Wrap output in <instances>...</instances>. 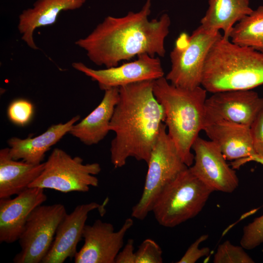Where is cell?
Returning <instances> with one entry per match:
<instances>
[{
	"mask_svg": "<svg viewBox=\"0 0 263 263\" xmlns=\"http://www.w3.org/2000/svg\"><path fill=\"white\" fill-rule=\"evenodd\" d=\"M154 80L132 83L119 88V99L110 124L115 133L111 142V160L115 168L133 157L149 162L165 113L153 92Z\"/></svg>",
	"mask_w": 263,
	"mask_h": 263,
	"instance_id": "7a4b0ae2",
	"label": "cell"
},
{
	"mask_svg": "<svg viewBox=\"0 0 263 263\" xmlns=\"http://www.w3.org/2000/svg\"><path fill=\"white\" fill-rule=\"evenodd\" d=\"M162 250L159 244L151 239H146L135 252V263H162Z\"/></svg>",
	"mask_w": 263,
	"mask_h": 263,
	"instance_id": "d4e9b609",
	"label": "cell"
},
{
	"mask_svg": "<svg viewBox=\"0 0 263 263\" xmlns=\"http://www.w3.org/2000/svg\"><path fill=\"white\" fill-rule=\"evenodd\" d=\"M61 204L39 205L29 215L18 240L20 251L15 263H39L49 251L57 227L66 215Z\"/></svg>",
	"mask_w": 263,
	"mask_h": 263,
	"instance_id": "9c48e42d",
	"label": "cell"
},
{
	"mask_svg": "<svg viewBox=\"0 0 263 263\" xmlns=\"http://www.w3.org/2000/svg\"><path fill=\"white\" fill-rule=\"evenodd\" d=\"M252 11L249 0H208L200 25L209 31L222 30L223 36L229 38L234 25Z\"/></svg>",
	"mask_w": 263,
	"mask_h": 263,
	"instance_id": "44dd1931",
	"label": "cell"
},
{
	"mask_svg": "<svg viewBox=\"0 0 263 263\" xmlns=\"http://www.w3.org/2000/svg\"><path fill=\"white\" fill-rule=\"evenodd\" d=\"M208 238L207 234L200 236L189 246L184 255L176 263H195L201 258L207 256L210 253V249L207 247L200 248L199 246Z\"/></svg>",
	"mask_w": 263,
	"mask_h": 263,
	"instance_id": "4316f807",
	"label": "cell"
},
{
	"mask_svg": "<svg viewBox=\"0 0 263 263\" xmlns=\"http://www.w3.org/2000/svg\"><path fill=\"white\" fill-rule=\"evenodd\" d=\"M33 106L29 101L17 99L9 105L7 114L9 119L14 123L23 126L30 120L33 113Z\"/></svg>",
	"mask_w": 263,
	"mask_h": 263,
	"instance_id": "484cf974",
	"label": "cell"
},
{
	"mask_svg": "<svg viewBox=\"0 0 263 263\" xmlns=\"http://www.w3.org/2000/svg\"><path fill=\"white\" fill-rule=\"evenodd\" d=\"M145 185L141 198L132 208V217L143 220L151 211L152 206L163 189L180 172L188 168L183 162L167 132L161 126L152 148Z\"/></svg>",
	"mask_w": 263,
	"mask_h": 263,
	"instance_id": "8992f818",
	"label": "cell"
},
{
	"mask_svg": "<svg viewBox=\"0 0 263 263\" xmlns=\"http://www.w3.org/2000/svg\"><path fill=\"white\" fill-rule=\"evenodd\" d=\"M241 245H235L229 241L220 244L214 256V263H254V260Z\"/></svg>",
	"mask_w": 263,
	"mask_h": 263,
	"instance_id": "603a6c76",
	"label": "cell"
},
{
	"mask_svg": "<svg viewBox=\"0 0 263 263\" xmlns=\"http://www.w3.org/2000/svg\"><path fill=\"white\" fill-rule=\"evenodd\" d=\"M104 91L99 105L79 123L74 124L69 132L87 145L98 143L110 131V122L119 99V88Z\"/></svg>",
	"mask_w": 263,
	"mask_h": 263,
	"instance_id": "d6986e66",
	"label": "cell"
},
{
	"mask_svg": "<svg viewBox=\"0 0 263 263\" xmlns=\"http://www.w3.org/2000/svg\"><path fill=\"white\" fill-rule=\"evenodd\" d=\"M263 110V97L251 90L217 92L206 100L205 124L223 119L250 126Z\"/></svg>",
	"mask_w": 263,
	"mask_h": 263,
	"instance_id": "4fadbf2b",
	"label": "cell"
},
{
	"mask_svg": "<svg viewBox=\"0 0 263 263\" xmlns=\"http://www.w3.org/2000/svg\"><path fill=\"white\" fill-rule=\"evenodd\" d=\"M72 66L96 81L99 88L103 91L144 81L155 80L164 75L159 58L148 54L138 56L134 61L104 69H93L80 62L72 63Z\"/></svg>",
	"mask_w": 263,
	"mask_h": 263,
	"instance_id": "30bf717a",
	"label": "cell"
},
{
	"mask_svg": "<svg viewBox=\"0 0 263 263\" xmlns=\"http://www.w3.org/2000/svg\"><path fill=\"white\" fill-rule=\"evenodd\" d=\"M135 260L134 241L132 239H130L118 253L115 260V263H135Z\"/></svg>",
	"mask_w": 263,
	"mask_h": 263,
	"instance_id": "f1b7e54d",
	"label": "cell"
},
{
	"mask_svg": "<svg viewBox=\"0 0 263 263\" xmlns=\"http://www.w3.org/2000/svg\"><path fill=\"white\" fill-rule=\"evenodd\" d=\"M250 129L255 154L263 156V110L251 124Z\"/></svg>",
	"mask_w": 263,
	"mask_h": 263,
	"instance_id": "83f0119b",
	"label": "cell"
},
{
	"mask_svg": "<svg viewBox=\"0 0 263 263\" xmlns=\"http://www.w3.org/2000/svg\"><path fill=\"white\" fill-rule=\"evenodd\" d=\"M79 119L80 116L76 115L66 123L53 125L41 134L33 138H11L8 140L11 157L34 165L41 163L45 153L69 132Z\"/></svg>",
	"mask_w": 263,
	"mask_h": 263,
	"instance_id": "ac0fdd59",
	"label": "cell"
},
{
	"mask_svg": "<svg viewBox=\"0 0 263 263\" xmlns=\"http://www.w3.org/2000/svg\"><path fill=\"white\" fill-rule=\"evenodd\" d=\"M192 149L195 155L191 171L213 191L233 192L239 186V179L227 163L219 147L211 141L198 137Z\"/></svg>",
	"mask_w": 263,
	"mask_h": 263,
	"instance_id": "7c38bea8",
	"label": "cell"
},
{
	"mask_svg": "<svg viewBox=\"0 0 263 263\" xmlns=\"http://www.w3.org/2000/svg\"><path fill=\"white\" fill-rule=\"evenodd\" d=\"M263 243V214L244 226L240 244L244 249L251 250Z\"/></svg>",
	"mask_w": 263,
	"mask_h": 263,
	"instance_id": "cb8c5ba5",
	"label": "cell"
},
{
	"mask_svg": "<svg viewBox=\"0 0 263 263\" xmlns=\"http://www.w3.org/2000/svg\"><path fill=\"white\" fill-rule=\"evenodd\" d=\"M212 192L188 167L166 186L151 211L160 225L173 227L197 216Z\"/></svg>",
	"mask_w": 263,
	"mask_h": 263,
	"instance_id": "5b68a950",
	"label": "cell"
},
{
	"mask_svg": "<svg viewBox=\"0 0 263 263\" xmlns=\"http://www.w3.org/2000/svg\"><path fill=\"white\" fill-rule=\"evenodd\" d=\"M263 84V54L223 35L205 60L201 85L211 93L249 90Z\"/></svg>",
	"mask_w": 263,
	"mask_h": 263,
	"instance_id": "277c9868",
	"label": "cell"
},
{
	"mask_svg": "<svg viewBox=\"0 0 263 263\" xmlns=\"http://www.w3.org/2000/svg\"><path fill=\"white\" fill-rule=\"evenodd\" d=\"M47 200L44 189L29 188L15 198L0 199V242L18 241L33 210Z\"/></svg>",
	"mask_w": 263,
	"mask_h": 263,
	"instance_id": "9a60e30c",
	"label": "cell"
},
{
	"mask_svg": "<svg viewBox=\"0 0 263 263\" xmlns=\"http://www.w3.org/2000/svg\"><path fill=\"white\" fill-rule=\"evenodd\" d=\"M150 8L151 0H147L137 12L131 11L122 17L108 16L75 43L86 51L91 61L106 68L143 54L164 56L170 19L165 13L150 20Z\"/></svg>",
	"mask_w": 263,
	"mask_h": 263,
	"instance_id": "6da1fadb",
	"label": "cell"
},
{
	"mask_svg": "<svg viewBox=\"0 0 263 263\" xmlns=\"http://www.w3.org/2000/svg\"><path fill=\"white\" fill-rule=\"evenodd\" d=\"M79 156L72 157L63 150L55 149L45 162L40 174L29 186L54 189L63 193L87 192L91 187H97L95 176L101 168L97 163L83 164Z\"/></svg>",
	"mask_w": 263,
	"mask_h": 263,
	"instance_id": "ba28073f",
	"label": "cell"
},
{
	"mask_svg": "<svg viewBox=\"0 0 263 263\" xmlns=\"http://www.w3.org/2000/svg\"><path fill=\"white\" fill-rule=\"evenodd\" d=\"M220 149L226 160H236L255 154L250 126L218 119L206 123L203 130Z\"/></svg>",
	"mask_w": 263,
	"mask_h": 263,
	"instance_id": "2e32d148",
	"label": "cell"
},
{
	"mask_svg": "<svg viewBox=\"0 0 263 263\" xmlns=\"http://www.w3.org/2000/svg\"><path fill=\"white\" fill-rule=\"evenodd\" d=\"M249 162H255L263 165V156L253 154L245 158L234 160L231 165L233 169H237L244 164Z\"/></svg>",
	"mask_w": 263,
	"mask_h": 263,
	"instance_id": "f546056e",
	"label": "cell"
},
{
	"mask_svg": "<svg viewBox=\"0 0 263 263\" xmlns=\"http://www.w3.org/2000/svg\"><path fill=\"white\" fill-rule=\"evenodd\" d=\"M133 224V219L127 218L116 231L112 224L100 219L92 225H86L83 232L84 243L76 253L74 262L115 263L116 256L123 247L126 234Z\"/></svg>",
	"mask_w": 263,
	"mask_h": 263,
	"instance_id": "8fae6325",
	"label": "cell"
},
{
	"mask_svg": "<svg viewBox=\"0 0 263 263\" xmlns=\"http://www.w3.org/2000/svg\"><path fill=\"white\" fill-rule=\"evenodd\" d=\"M45 163L34 165L13 159L9 148L0 150V199L18 195L40 174Z\"/></svg>",
	"mask_w": 263,
	"mask_h": 263,
	"instance_id": "ffe728a7",
	"label": "cell"
},
{
	"mask_svg": "<svg viewBox=\"0 0 263 263\" xmlns=\"http://www.w3.org/2000/svg\"><path fill=\"white\" fill-rule=\"evenodd\" d=\"M229 38L236 44L250 47L263 54V5L237 22Z\"/></svg>",
	"mask_w": 263,
	"mask_h": 263,
	"instance_id": "7402d4cb",
	"label": "cell"
},
{
	"mask_svg": "<svg viewBox=\"0 0 263 263\" xmlns=\"http://www.w3.org/2000/svg\"><path fill=\"white\" fill-rule=\"evenodd\" d=\"M105 206V203L90 202L78 205L67 213L59 224L52 245L41 263H63L68 258H74L77 244L83 238L89 213L98 209L104 215Z\"/></svg>",
	"mask_w": 263,
	"mask_h": 263,
	"instance_id": "5bb4252c",
	"label": "cell"
},
{
	"mask_svg": "<svg viewBox=\"0 0 263 263\" xmlns=\"http://www.w3.org/2000/svg\"><path fill=\"white\" fill-rule=\"evenodd\" d=\"M153 92L164 109L168 133L189 167L194 158L192 145L205 124L207 91L201 86L192 89L177 87L163 76L154 80Z\"/></svg>",
	"mask_w": 263,
	"mask_h": 263,
	"instance_id": "3957f363",
	"label": "cell"
},
{
	"mask_svg": "<svg viewBox=\"0 0 263 263\" xmlns=\"http://www.w3.org/2000/svg\"><path fill=\"white\" fill-rule=\"evenodd\" d=\"M220 31L205 29L201 25L190 35L183 33L170 53L171 69L165 78L171 84L192 89L201 85L205 60Z\"/></svg>",
	"mask_w": 263,
	"mask_h": 263,
	"instance_id": "52a82bcc",
	"label": "cell"
},
{
	"mask_svg": "<svg viewBox=\"0 0 263 263\" xmlns=\"http://www.w3.org/2000/svg\"><path fill=\"white\" fill-rule=\"evenodd\" d=\"M86 0H37L32 8L23 10L19 16L18 30L22 39L34 50L38 49L33 38L36 28L51 25L61 12L80 8Z\"/></svg>",
	"mask_w": 263,
	"mask_h": 263,
	"instance_id": "e0dca14e",
	"label": "cell"
}]
</instances>
